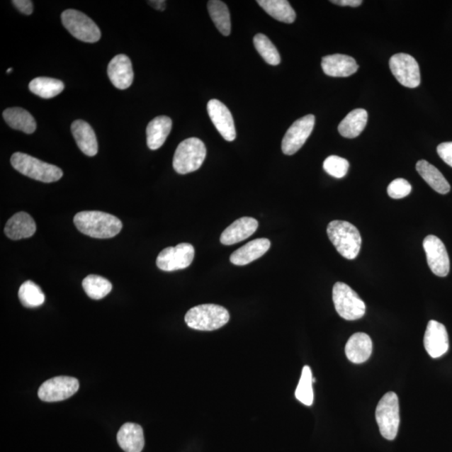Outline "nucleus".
<instances>
[{"instance_id": "obj_1", "label": "nucleus", "mask_w": 452, "mask_h": 452, "mask_svg": "<svg viewBox=\"0 0 452 452\" xmlns=\"http://www.w3.org/2000/svg\"><path fill=\"white\" fill-rule=\"evenodd\" d=\"M74 224L82 234L92 238L108 239L116 237L123 228L116 216L101 211H81L74 217Z\"/></svg>"}, {"instance_id": "obj_2", "label": "nucleus", "mask_w": 452, "mask_h": 452, "mask_svg": "<svg viewBox=\"0 0 452 452\" xmlns=\"http://www.w3.org/2000/svg\"><path fill=\"white\" fill-rule=\"evenodd\" d=\"M327 233L336 250L348 260H354L361 252L362 238L354 225L344 220H334L327 225Z\"/></svg>"}, {"instance_id": "obj_3", "label": "nucleus", "mask_w": 452, "mask_h": 452, "mask_svg": "<svg viewBox=\"0 0 452 452\" xmlns=\"http://www.w3.org/2000/svg\"><path fill=\"white\" fill-rule=\"evenodd\" d=\"M184 320L191 329L214 331L227 324L230 313L227 309L215 304H203L188 310Z\"/></svg>"}, {"instance_id": "obj_4", "label": "nucleus", "mask_w": 452, "mask_h": 452, "mask_svg": "<svg viewBox=\"0 0 452 452\" xmlns=\"http://www.w3.org/2000/svg\"><path fill=\"white\" fill-rule=\"evenodd\" d=\"M11 161L18 172L35 181L52 183L60 181L63 176L62 170L57 166L43 162L26 154H13Z\"/></svg>"}, {"instance_id": "obj_5", "label": "nucleus", "mask_w": 452, "mask_h": 452, "mask_svg": "<svg viewBox=\"0 0 452 452\" xmlns=\"http://www.w3.org/2000/svg\"><path fill=\"white\" fill-rule=\"evenodd\" d=\"M206 157V147L199 138L191 137L181 142L174 156L175 171L186 174L196 171L201 167Z\"/></svg>"}, {"instance_id": "obj_6", "label": "nucleus", "mask_w": 452, "mask_h": 452, "mask_svg": "<svg viewBox=\"0 0 452 452\" xmlns=\"http://www.w3.org/2000/svg\"><path fill=\"white\" fill-rule=\"evenodd\" d=\"M375 417L383 437L393 441L398 434L400 417L397 395L389 392L383 396L377 405Z\"/></svg>"}, {"instance_id": "obj_7", "label": "nucleus", "mask_w": 452, "mask_h": 452, "mask_svg": "<svg viewBox=\"0 0 452 452\" xmlns=\"http://www.w3.org/2000/svg\"><path fill=\"white\" fill-rule=\"evenodd\" d=\"M333 301L337 312L345 320H361L366 315V303L349 286L341 281L334 286Z\"/></svg>"}, {"instance_id": "obj_8", "label": "nucleus", "mask_w": 452, "mask_h": 452, "mask_svg": "<svg viewBox=\"0 0 452 452\" xmlns=\"http://www.w3.org/2000/svg\"><path fill=\"white\" fill-rule=\"evenodd\" d=\"M62 24L77 40L95 43L101 39V31L91 18L76 9H67L62 13Z\"/></svg>"}, {"instance_id": "obj_9", "label": "nucleus", "mask_w": 452, "mask_h": 452, "mask_svg": "<svg viewBox=\"0 0 452 452\" xmlns=\"http://www.w3.org/2000/svg\"><path fill=\"white\" fill-rule=\"evenodd\" d=\"M392 74L401 85L416 89L421 84V72L417 60L408 54L394 55L390 60Z\"/></svg>"}, {"instance_id": "obj_10", "label": "nucleus", "mask_w": 452, "mask_h": 452, "mask_svg": "<svg viewBox=\"0 0 452 452\" xmlns=\"http://www.w3.org/2000/svg\"><path fill=\"white\" fill-rule=\"evenodd\" d=\"M195 257V248L188 243H181L174 247L165 248L157 258V266L164 271L186 269Z\"/></svg>"}, {"instance_id": "obj_11", "label": "nucleus", "mask_w": 452, "mask_h": 452, "mask_svg": "<svg viewBox=\"0 0 452 452\" xmlns=\"http://www.w3.org/2000/svg\"><path fill=\"white\" fill-rule=\"evenodd\" d=\"M79 381L75 378L55 377L41 385L38 396L45 402H57L72 397L79 390Z\"/></svg>"}, {"instance_id": "obj_12", "label": "nucleus", "mask_w": 452, "mask_h": 452, "mask_svg": "<svg viewBox=\"0 0 452 452\" xmlns=\"http://www.w3.org/2000/svg\"><path fill=\"white\" fill-rule=\"evenodd\" d=\"M315 125V117L307 115L293 123L283 137L281 149L286 155H293L305 144Z\"/></svg>"}, {"instance_id": "obj_13", "label": "nucleus", "mask_w": 452, "mask_h": 452, "mask_svg": "<svg viewBox=\"0 0 452 452\" xmlns=\"http://www.w3.org/2000/svg\"><path fill=\"white\" fill-rule=\"evenodd\" d=\"M427 263L435 275L445 278L450 271V259L443 242L436 235H428L423 242Z\"/></svg>"}, {"instance_id": "obj_14", "label": "nucleus", "mask_w": 452, "mask_h": 452, "mask_svg": "<svg viewBox=\"0 0 452 452\" xmlns=\"http://www.w3.org/2000/svg\"><path fill=\"white\" fill-rule=\"evenodd\" d=\"M207 111L212 123L224 140L232 142L237 137L234 119L227 107L217 99H212L207 105Z\"/></svg>"}, {"instance_id": "obj_15", "label": "nucleus", "mask_w": 452, "mask_h": 452, "mask_svg": "<svg viewBox=\"0 0 452 452\" xmlns=\"http://www.w3.org/2000/svg\"><path fill=\"white\" fill-rule=\"evenodd\" d=\"M424 346L433 358H440L448 351L449 338L446 327L435 320L429 322L424 336Z\"/></svg>"}, {"instance_id": "obj_16", "label": "nucleus", "mask_w": 452, "mask_h": 452, "mask_svg": "<svg viewBox=\"0 0 452 452\" xmlns=\"http://www.w3.org/2000/svg\"><path fill=\"white\" fill-rule=\"evenodd\" d=\"M108 74L110 81L118 89H128L135 76L130 59L125 55H116L108 64Z\"/></svg>"}, {"instance_id": "obj_17", "label": "nucleus", "mask_w": 452, "mask_h": 452, "mask_svg": "<svg viewBox=\"0 0 452 452\" xmlns=\"http://www.w3.org/2000/svg\"><path fill=\"white\" fill-rule=\"evenodd\" d=\"M322 68L327 76L348 77L357 72L358 66L349 55L335 54L322 58Z\"/></svg>"}, {"instance_id": "obj_18", "label": "nucleus", "mask_w": 452, "mask_h": 452, "mask_svg": "<svg viewBox=\"0 0 452 452\" xmlns=\"http://www.w3.org/2000/svg\"><path fill=\"white\" fill-rule=\"evenodd\" d=\"M258 221L251 217H242L235 221L228 226L220 235V242L225 246H230L244 241L249 238L258 228Z\"/></svg>"}, {"instance_id": "obj_19", "label": "nucleus", "mask_w": 452, "mask_h": 452, "mask_svg": "<svg viewBox=\"0 0 452 452\" xmlns=\"http://www.w3.org/2000/svg\"><path fill=\"white\" fill-rule=\"evenodd\" d=\"M270 247L271 242L269 239H254L233 252L230 258V262L235 266H246L265 255Z\"/></svg>"}, {"instance_id": "obj_20", "label": "nucleus", "mask_w": 452, "mask_h": 452, "mask_svg": "<svg viewBox=\"0 0 452 452\" xmlns=\"http://www.w3.org/2000/svg\"><path fill=\"white\" fill-rule=\"evenodd\" d=\"M72 132L83 154L90 157L98 154V140L90 124L83 120H77L72 124Z\"/></svg>"}, {"instance_id": "obj_21", "label": "nucleus", "mask_w": 452, "mask_h": 452, "mask_svg": "<svg viewBox=\"0 0 452 452\" xmlns=\"http://www.w3.org/2000/svg\"><path fill=\"white\" fill-rule=\"evenodd\" d=\"M373 343L371 337L364 333L354 334L345 346L346 356L354 363L366 362L371 358Z\"/></svg>"}, {"instance_id": "obj_22", "label": "nucleus", "mask_w": 452, "mask_h": 452, "mask_svg": "<svg viewBox=\"0 0 452 452\" xmlns=\"http://www.w3.org/2000/svg\"><path fill=\"white\" fill-rule=\"evenodd\" d=\"M117 440L118 445L125 452H141L145 441L144 430L135 423H126L120 428Z\"/></svg>"}, {"instance_id": "obj_23", "label": "nucleus", "mask_w": 452, "mask_h": 452, "mask_svg": "<svg viewBox=\"0 0 452 452\" xmlns=\"http://www.w3.org/2000/svg\"><path fill=\"white\" fill-rule=\"evenodd\" d=\"M36 232V225L33 218L26 212H20L13 215L4 228V233L11 239L30 238Z\"/></svg>"}, {"instance_id": "obj_24", "label": "nucleus", "mask_w": 452, "mask_h": 452, "mask_svg": "<svg viewBox=\"0 0 452 452\" xmlns=\"http://www.w3.org/2000/svg\"><path fill=\"white\" fill-rule=\"evenodd\" d=\"M172 129V120L169 117H157L147 127V145L151 150L159 149L167 140Z\"/></svg>"}, {"instance_id": "obj_25", "label": "nucleus", "mask_w": 452, "mask_h": 452, "mask_svg": "<svg viewBox=\"0 0 452 452\" xmlns=\"http://www.w3.org/2000/svg\"><path fill=\"white\" fill-rule=\"evenodd\" d=\"M367 123V111L361 108L354 109L339 123V132L344 137H357L361 135Z\"/></svg>"}, {"instance_id": "obj_26", "label": "nucleus", "mask_w": 452, "mask_h": 452, "mask_svg": "<svg viewBox=\"0 0 452 452\" xmlns=\"http://www.w3.org/2000/svg\"><path fill=\"white\" fill-rule=\"evenodd\" d=\"M417 170L424 181L437 193L446 195L450 192L449 183L434 165L428 163L426 160H419L417 164Z\"/></svg>"}, {"instance_id": "obj_27", "label": "nucleus", "mask_w": 452, "mask_h": 452, "mask_svg": "<svg viewBox=\"0 0 452 452\" xmlns=\"http://www.w3.org/2000/svg\"><path fill=\"white\" fill-rule=\"evenodd\" d=\"M3 117L8 125L16 130L30 135L36 129V122L33 116L26 110L21 108H7L4 111Z\"/></svg>"}, {"instance_id": "obj_28", "label": "nucleus", "mask_w": 452, "mask_h": 452, "mask_svg": "<svg viewBox=\"0 0 452 452\" xmlns=\"http://www.w3.org/2000/svg\"><path fill=\"white\" fill-rule=\"evenodd\" d=\"M257 4L276 21L292 24L296 20V12L287 0H258Z\"/></svg>"}, {"instance_id": "obj_29", "label": "nucleus", "mask_w": 452, "mask_h": 452, "mask_svg": "<svg viewBox=\"0 0 452 452\" xmlns=\"http://www.w3.org/2000/svg\"><path fill=\"white\" fill-rule=\"evenodd\" d=\"M29 89L34 94L45 99L53 98L64 89L62 81L50 77H36L30 82Z\"/></svg>"}, {"instance_id": "obj_30", "label": "nucleus", "mask_w": 452, "mask_h": 452, "mask_svg": "<svg viewBox=\"0 0 452 452\" xmlns=\"http://www.w3.org/2000/svg\"><path fill=\"white\" fill-rule=\"evenodd\" d=\"M208 11L211 20L220 33L228 36L232 32V21L227 6L220 0H210L208 2Z\"/></svg>"}, {"instance_id": "obj_31", "label": "nucleus", "mask_w": 452, "mask_h": 452, "mask_svg": "<svg viewBox=\"0 0 452 452\" xmlns=\"http://www.w3.org/2000/svg\"><path fill=\"white\" fill-rule=\"evenodd\" d=\"M87 296L94 300L104 298L111 293L113 285L108 279L98 275H89L82 281Z\"/></svg>"}, {"instance_id": "obj_32", "label": "nucleus", "mask_w": 452, "mask_h": 452, "mask_svg": "<svg viewBox=\"0 0 452 452\" xmlns=\"http://www.w3.org/2000/svg\"><path fill=\"white\" fill-rule=\"evenodd\" d=\"M18 298L23 306L30 308L40 307L45 303L43 290L31 281H27L21 286Z\"/></svg>"}, {"instance_id": "obj_33", "label": "nucleus", "mask_w": 452, "mask_h": 452, "mask_svg": "<svg viewBox=\"0 0 452 452\" xmlns=\"http://www.w3.org/2000/svg\"><path fill=\"white\" fill-rule=\"evenodd\" d=\"M254 45L257 52L261 55L264 61L271 66H278L281 62V57L278 49L272 44L269 37L263 34H257L253 39Z\"/></svg>"}, {"instance_id": "obj_34", "label": "nucleus", "mask_w": 452, "mask_h": 452, "mask_svg": "<svg viewBox=\"0 0 452 452\" xmlns=\"http://www.w3.org/2000/svg\"><path fill=\"white\" fill-rule=\"evenodd\" d=\"M313 378L310 367L304 366L303 368L301 379H300L295 396L303 405L311 407L313 403L312 390Z\"/></svg>"}, {"instance_id": "obj_35", "label": "nucleus", "mask_w": 452, "mask_h": 452, "mask_svg": "<svg viewBox=\"0 0 452 452\" xmlns=\"http://www.w3.org/2000/svg\"><path fill=\"white\" fill-rule=\"evenodd\" d=\"M324 169L332 177L342 179L348 174L349 163L341 157L332 155L325 159Z\"/></svg>"}, {"instance_id": "obj_36", "label": "nucleus", "mask_w": 452, "mask_h": 452, "mask_svg": "<svg viewBox=\"0 0 452 452\" xmlns=\"http://www.w3.org/2000/svg\"><path fill=\"white\" fill-rule=\"evenodd\" d=\"M412 187L410 183L404 179H396L390 183L387 188V192L392 199L399 200L407 197L412 192Z\"/></svg>"}, {"instance_id": "obj_37", "label": "nucleus", "mask_w": 452, "mask_h": 452, "mask_svg": "<svg viewBox=\"0 0 452 452\" xmlns=\"http://www.w3.org/2000/svg\"><path fill=\"white\" fill-rule=\"evenodd\" d=\"M437 154L446 164L452 168V142H442L438 145Z\"/></svg>"}, {"instance_id": "obj_38", "label": "nucleus", "mask_w": 452, "mask_h": 452, "mask_svg": "<svg viewBox=\"0 0 452 452\" xmlns=\"http://www.w3.org/2000/svg\"><path fill=\"white\" fill-rule=\"evenodd\" d=\"M12 4L25 15L30 16L33 13V3L30 0H13Z\"/></svg>"}, {"instance_id": "obj_39", "label": "nucleus", "mask_w": 452, "mask_h": 452, "mask_svg": "<svg viewBox=\"0 0 452 452\" xmlns=\"http://www.w3.org/2000/svg\"><path fill=\"white\" fill-rule=\"evenodd\" d=\"M331 3L340 6L358 7L363 4L362 0H332Z\"/></svg>"}, {"instance_id": "obj_40", "label": "nucleus", "mask_w": 452, "mask_h": 452, "mask_svg": "<svg viewBox=\"0 0 452 452\" xmlns=\"http://www.w3.org/2000/svg\"><path fill=\"white\" fill-rule=\"evenodd\" d=\"M149 3L150 6L158 9V11H164L165 9L166 2L164 0H153V1H149Z\"/></svg>"}, {"instance_id": "obj_41", "label": "nucleus", "mask_w": 452, "mask_h": 452, "mask_svg": "<svg viewBox=\"0 0 452 452\" xmlns=\"http://www.w3.org/2000/svg\"><path fill=\"white\" fill-rule=\"evenodd\" d=\"M12 70H13V69H12V68H9V69H8V70H7V73L11 72H12Z\"/></svg>"}]
</instances>
